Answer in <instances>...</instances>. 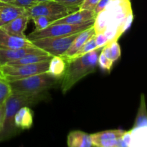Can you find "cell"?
Instances as JSON below:
<instances>
[{
    "mask_svg": "<svg viewBox=\"0 0 147 147\" xmlns=\"http://www.w3.org/2000/svg\"><path fill=\"white\" fill-rule=\"evenodd\" d=\"M133 20L130 0H109L103 9L96 15L93 27L96 34L103 33L111 43L118 41L131 27Z\"/></svg>",
    "mask_w": 147,
    "mask_h": 147,
    "instance_id": "1",
    "label": "cell"
},
{
    "mask_svg": "<svg viewBox=\"0 0 147 147\" xmlns=\"http://www.w3.org/2000/svg\"><path fill=\"white\" fill-rule=\"evenodd\" d=\"M46 97L45 92L40 93H11L4 103L5 114L0 129V142L8 140L20 133V131L14 125V117L20 108L35 104L44 100Z\"/></svg>",
    "mask_w": 147,
    "mask_h": 147,
    "instance_id": "2",
    "label": "cell"
},
{
    "mask_svg": "<svg viewBox=\"0 0 147 147\" xmlns=\"http://www.w3.org/2000/svg\"><path fill=\"white\" fill-rule=\"evenodd\" d=\"M102 49L103 47L89 52L76 58L65 60L67 63L65 73L60 80V88L63 93H67L82 78L96 71L98 58Z\"/></svg>",
    "mask_w": 147,
    "mask_h": 147,
    "instance_id": "3",
    "label": "cell"
},
{
    "mask_svg": "<svg viewBox=\"0 0 147 147\" xmlns=\"http://www.w3.org/2000/svg\"><path fill=\"white\" fill-rule=\"evenodd\" d=\"M59 82L60 80L45 72L9 83L12 93H40L55 87Z\"/></svg>",
    "mask_w": 147,
    "mask_h": 147,
    "instance_id": "4",
    "label": "cell"
},
{
    "mask_svg": "<svg viewBox=\"0 0 147 147\" xmlns=\"http://www.w3.org/2000/svg\"><path fill=\"white\" fill-rule=\"evenodd\" d=\"M95 19L79 24H53L41 30H34L30 33L27 37L30 41L37 39L46 38V37H63V36L71 35L76 33L80 32L90 27H93Z\"/></svg>",
    "mask_w": 147,
    "mask_h": 147,
    "instance_id": "5",
    "label": "cell"
},
{
    "mask_svg": "<svg viewBox=\"0 0 147 147\" xmlns=\"http://www.w3.org/2000/svg\"><path fill=\"white\" fill-rule=\"evenodd\" d=\"M50 61L42 62L35 64L6 65L0 67L1 77L8 82L25 78L34 75L48 71Z\"/></svg>",
    "mask_w": 147,
    "mask_h": 147,
    "instance_id": "6",
    "label": "cell"
},
{
    "mask_svg": "<svg viewBox=\"0 0 147 147\" xmlns=\"http://www.w3.org/2000/svg\"><path fill=\"white\" fill-rule=\"evenodd\" d=\"M80 32L63 37H46L33 40L35 47L44 50L51 56H61L68 49L73 40Z\"/></svg>",
    "mask_w": 147,
    "mask_h": 147,
    "instance_id": "7",
    "label": "cell"
},
{
    "mask_svg": "<svg viewBox=\"0 0 147 147\" xmlns=\"http://www.w3.org/2000/svg\"><path fill=\"white\" fill-rule=\"evenodd\" d=\"M26 15L30 19L39 16H61L65 17L79 9L65 6L55 1H39L35 5L25 9Z\"/></svg>",
    "mask_w": 147,
    "mask_h": 147,
    "instance_id": "8",
    "label": "cell"
},
{
    "mask_svg": "<svg viewBox=\"0 0 147 147\" xmlns=\"http://www.w3.org/2000/svg\"><path fill=\"white\" fill-rule=\"evenodd\" d=\"M31 54L49 55L35 46L20 49H0V67Z\"/></svg>",
    "mask_w": 147,
    "mask_h": 147,
    "instance_id": "9",
    "label": "cell"
},
{
    "mask_svg": "<svg viewBox=\"0 0 147 147\" xmlns=\"http://www.w3.org/2000/svg\"><path fill=\"white\" fill-rule=\"evenodd\" d=\"M125 131L113 129L90 134L93 147H118L119 140Z\"/></svg>",
    "mask_w": 147,
    "mask_h": 147,
    "instance_id": "10",
    "label": "cell"
},
{
    "mask_svg": "<svg viewBox=\"0 0 147 147\" xmlns=\"http://www.w3.org/2000/svg\"><path fill=\"white\" fill-rule=\"evenodd\" d=\"M32 42L26 37L10 34L0 27V49H20L33 47Z\"/></svg>",
    "mask_w": 147,
    "mask_h": 147,
    "instance_id": "11",
    "label": "cell"
},
{
    "mask_svg": "<svg viewBox=\"0 0 147 147\" xmlns=\"http://www.w3.org/2000/svg\"><path fill=\"white\" fill-rule=\"evenodd\" d=\"M96 14L93 11L89 10L78 9L76 11L70 13L62 18L59 19L53 24H83L86 22L95 19Z\"/></svg>",
    "mask_w": 147,
    "mask_h": 147,
    "instance_id": "12",
    "label": "cell"
},
{
    "mask_svg": "<svg viewBox=\"0 0 147 147\" xmlns=\"http://www.w3.org/2000/svg\"><path fill=\"white\" fill-rule=\"evenodd\" d=\"M95 34H96V33H95L93 27H90L89 28L86 29V30H83V31L80 32L78 34L77 37H76V39L73 40V42L71 43V45L68 47V49L61 56L65 60H67V59L70 58L86 42L88 41Z\"/></svg>",
    "mask_w": 147,
    "mask_h": 147,
    "instance_id": "13",
    "label": "cell"
},
{
    "mask_svg": "<svg viewBox=\"0 0 147 147\" xmlns=\"http://www.w3.org/2000/svg\"><path fill=\"white\" fill-rule=\"evenodd\" d=\"M26 15V9L7 3L0 2V27L20 16Z\"/></svg>",
    "mask_w": 147,
    "mask_h": 147,
    "instance_id": "14",
    "label": "cell"
},
{
    "mask_svg": "<svg viewBox=\"0 0 147 147\" xmlns=\"http://www.w3.org/2000/svg\"><path fill=\"white\" fill-rule=\"evenodd\" d=\"M30 20V18L28 16H20L0 27L10 34L26 37L24 32Z\"/></svg>",
    "mask_w": 147,
    "mask_h": 147,
    "instance_id": "15",
    "label": "cell"
},
{
    "mask_svg": "<svg viewBox=\"0 0 147 147\" xmlns=\"http://www.w3.org/2000/svg\"><path fill=\"white\" fill-rule=\"evenodd\" d=\"M16 128L20 131L30 129L33 124V113L29 106L20 108L14 117Z\"/></svg>",
    "mask_w": 147,
    "mask_h": 147,
    "instance_id": "16",
    "label": "cell"
},
{
    "mask_svg": "<svg viewBox=\"0 0 147 147\" xmlns=\"http://www.w3.org/2000/svg\"><path fill=\"white\" fill-rule=\"evenodd\" d=\"M68 147H93L90 135L82 131H73L67 138Z\"/></svg>",
    "mask_w": 147,
    "mask_h": 147,
    "instance_id": "17",
    "label": "cell"
},
{
    "mask_svg": "<svg viewBox=\"0 0 147 147\" xmlns=\"http://www.w3.org/2000/svg\"><path fill=\"white\" fill-rule=\"evenodd\" d=\"M129 147H147V126L133 127L130 130Z\"/></svg>",
    "mask_w": 147,
    "mask_h": 147,
    "instance_id": "18",
    "label": "cell"
},
{
    "mask_svg": "<svg viewBox=\"0 0 147 147\" xmlns=\"http://www.w3.org/2000/svg\"><path fill=\"white\" fill-rule=\"evenodd\" d=\"M67 63L62 56H53L50 60L48 73L58 80H61L66 70Z\"/></svg>",
    "mask_w": 147,
    "mask_h": 147,
    "instance_id": "19",
    "label": "cell"
},
{
    "mask_svg": "<svg viewBox=\"0 0 147 147\" xmlns=\"http://www.w3.org/2000/svg\"><path fill=\"white\" fill-rule=\"evenodd\" d=\"M53 56L50 55H35L31 54L21 57L17 60L8 63L9 65H29L35 64L42 62L50 61Z\"/></svg>",
    "mask_w": 147,
    "mask_h": 147,
    "instance_id": "20",
    "label": "cell"
},
{
    "mask_svg": "<svg viewBox=\"0 0 147 147\" xmlns=\"http://www.w3.org/2000/svg\"><path fill=\"white\" fill-rule=\"evenodd\" d=\"M102 53L107 58L114 63L120 57L121 52L118 41H115L105 45L102 49Z\"/></svg>",
    "mask_w": 147,
    "mask_h": 147,
    "instance_id": "21",
    "label": "cell"
},
{
    "mask_svg": "<svg viewBox=\"0 0 147 147\" xmlns=\"http://www.w3.org/2000/svg\"><path fill=\"white\" fill-rule=\"evenodd\" d=\"M61 16H39L32 18L35 25L34 30H41L51 25L53 22L62 18Z\"/></svg>",
    "mask_w": 147,
    "mask_h": 147,
    "instance_id": "22",
    "label": "cell"
},
{
    "mask_svg": "<svg viewBox=\"0 0 147 147\" xmlns=\"http://www.w3.org/2000/svg\"><path fill=\"white\" fill-rule=\"evenodd\" d=\"M142 126H147L146 109L144 95H142L141 97L140 106H139V111H138L134 127H142Z\"/></svg>",
    "mask_w": 147,
    "mask_h": 147,
    "instance_id": "23",
    "label": "cell"
},
{
    "mask_svg": "<svg viewBox=\"0 0 147 147\" xmlns=\"http://www.w3.org/2000/svg\"><path fill=\"white\" fill-rule=\"evenodd\" d=\"M96 35V34H95ZM95 35L93 36L90 40H88V42H86L74 55H73L72 57H70V58L68 59H71V58H76V57H80V56L84 55L86 53H89L90 51H93V50H96V49H98L96 46V42H95ZM67 59V60H68Z\"/></svg>",
    "mask_w": 147,
    "mask_h": 147,
    "instance_id": "24",
    "label": "cell"
},
{
    "mask_svg": "<svg viewBox=\"0 0 147 147\" xmlns=\"http://www.w3.org/2000/svg\"><path fill=\"white\" fill-rule=\"evenodd\" d=\"M11 93L12 92L9 83L1 76L0 77V105L4 104Z\"/></svg>",
    "mask_w": 147,
    "mask_h": 147,
    "instance_id": "25",
    "label": "cell"
},
{
    "mask_svg": "<svg viewBox=\"0 0 147 147\" xmlns=\"http://www.w3.org/2000/svg\"><path fill=\"white\" fill-rule=\"evenodd\" d=\"M1 2L7 3L17 7L27 9L35 5L39 1L37 0H3Z\"/></svg>",
    "mask_w": 147,
    "mask_h": 147,
    "instance_id": "26",
    "label": "cell"
},
{
    "mask_svg": "<svg viewBox=\"0 0 147 147\" xmlns=\"http://www.w3.org/2000/svg\"><path fill=\"white\" fill-rule=\"evenodd\" d=\"M98 64L99 65L100 68H102L103 70L110 71L111 69L112 68L113 63L109 58H107L101 51L99 54L98 58Z\"/></svg>",
    "mask_w": 147,
    "mask_h": 147,
    "instance_id": "27",
    "label": "cell"
},
{
    "mask_svg": "<svg viewBox=\"0 0 147 147\" xmlns=\"http://www.w3.org/2000/svg\"><path fill=\"white\" fill-rule=\"evenodd\" d=\"M100 0H85L83 4L80 6L79 9L89 10L94 11L96 6Z\"/></svg>",
    "mask_w": 147,
    "mask_h": 147,
    "instance_id": "28",
    "label": "cell"
},
{
    "mask_svg": "<svg viewBox=\"0 0 147 147\" xmlns=\"http://www.w3.org/2000/svg\"><path fill=\"white\" fill-rule=\"evenodd\" d=\"M54 1H57L63 5L67 6V7L79 9L80 6L83 4L85 0H54Z\"/></svg>",
    "mask_w": 147,
    "mask_h": 147,
    "instance_id": "29",
    "label": "cell"
},
{
    "mask_svg": "<svg viewBox=\"0 0 147 147\" xmlns=\"http://www.w3.org/2000/svg\"><path fill=\"white\" fill-rule=\"evenodd\" d=\"M95 42L98 48H102L109 43L107 38L103 33H98L95 35Z\"/></svg>",
    "mask_w": 147,
    "mask_h": 147,
    "instance_id": "30",
    "label": "cell"
},
{
    "mask_svg": "<svg viewBox=\"0 0 147 147\" xmlns=\"http://www.w3.org/2000/svg\"><path fill=\"white\" fill-rule=\"evenodd\" d=\"M109 0H100V1H99L98 4H97V6H96V9H95L94 10V12L95 14H96V15L98 13H99L100 11H102V10L103 9V8L106 7V5L107 4V3L109 2Z\"/></svg>",
    "mask_w": 147,
    "mask_h": 147,
    "instance_id": "31",
    "label": "cell"
},
{
    "mask_svg": "<svg viewBox=\"0 0 147 147\" xmlns=\"http://www.w3.org/2000/svg\"><path fill=\"white\" fill-rule=\"evenodd\" d=\"M4 114H5V106L4 103L2 105H0V129L2 126L3 121H4Z\"/></svg>",
    "mask_w": 147,
    "mask_h": 147,
    "instance_id": "32",
    "label": "cell"
},
{
    "mask_svg": "<svg viewBox=\"0 0 147 147\" xmlns=\"http://www.w3.org/2000/svg\"><path fill=\"white\" fill-rule=\"evenodd\" d=\"M38 1H53V0H37Z\"/></svg>",
    "mask_w": 147,
    "mask_h": 147,
    "instance_id": "33",
    "label": "cell"
},
{
    "mask_svg": "<svg viewBox=\"0 0 147 147\" xmlns=\"http://www.w3.org/2000/svg\"><path fill=\"white\" fill-rule=\"evenodd\" d=\"M1 72H0V77H1Z\"/></svg>",
    "mask_w": 147,
    "mask_h": 147,
    "instance_id": "34",
    "label": "cell"
},
{
    "mask_svg": "<svg viewBox=\"0 0 147 147\" xmlns=\"http://www.w3.org/2000/svg\"><path fill=\"white\" fill-rule=\"evenodd\" d=\"M2 1H3V0H0V2H1Z\"/></svg>",
    "mask_w": 147,
    "mask_h": 147,
    "instance_id": "35",
    "label": "cell"
}]
</instances>
